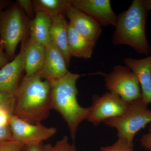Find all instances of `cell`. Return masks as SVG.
Here are the masks:
<instances>
[{"mask_svg": "<svg viewBox=\"0 0 151 151\" xmlns=\"http://www.w3.org/2000/svg\"><path fill=\"white\" fill-rule=\"evenodd\" d=\"M51 86L37 74L25 75L14 96L13 115L30 124H40L49 115Z\"/></svg>", "mask_w": 151, "mask_h": 151, "instance_id": "cell-1", "label": "cell"}, {"mask_svg": "<svg viewBox=\"0 0 151 151\" xmlns=\"http://www.w3.org/2000/svg\"><path fill=\"white\" fill-rule=\"evenodd\" d=\"M80 74L68 71L62 78L50 82V103L52 109L58 112L67 124L73 143L78 126L86 120L90 109L84 108L77 100L76 82Z\"/></svg>", "mask_w": 151, "mask_h": 151, "instance_id": "cell-2", "label": "cell"}, {"mask_svg": "<svg viewBox=\"0 0 151 151\" xmlns=\"http://www.w3.org/2000/svg\"><path fill=\"white\" fill-rule=\"evenodd\" d=\"M148 12L142 0H134L127 10L117 15L112 37L113 44L128 45L140 54L150 53L145 31Z\"/></svg>", "mask_w": 151, "mask_h": 151, "instance_id": "cell-3", "label": "cell"}, {"mask_svg": "<svg viewBox=\"0 0 151 151\" xmlns=\"http://www.w3.org/2000/svg\"><path fill=\"white\" fill-rule=\"evenodd\" d=\"M126 112L121 115L107 119L104 123L116 129L118 139L133 145L135 135L149 124H151V110L142 98L128 103Z\"/></svg>", "mask_w": 151, "mask_h": 151, "instance_id": "cell-4", "label": "cell"}, {"mask_svg": "<svg viewBox=\"0 0 151 151\" xmlns=\"http://www.w3.org/2000/svg\"><path fill=\"white\" fill-rule=\"evenodd\" d=\"M24 14L17 2L0 12V41L9 61L15 57L20 42L25 39L27 27Z\"/></svg>", "mask_w": 151, "mask_h": 151, "instance_id": "cell-5", "label": "cell"}, {"mask_svg": "<svg viewBox=\"0 0 151 151\" xmlns=\"http://www.w3.org/2000/svg\"><path fill=\"white\" fill-rule=\"evenodd\" d=\"M105 86L109 92L119 95L127 103L142 98L137 77L127 66H114L111 73L104 75Z\"/></svg>", "mask_w": 151, "mask_h": 151, "instance_id": "cell-6", "label": "cell"}, {"mask_svg": "<svg viewBox=\"0 0 151 151\" xmlns=\"http://www.w3.org/2000/svg\"><path fill=\"white\" fill-rule=\"evenodd\" d=\"M129 103L113 92H105L101 96L94 95L86 120L95 126L105 120L121 116L127 111Z\"/></svg>", "mask_w": 151, "mask_h": 151, "instance_id": "cell-7", "label": "cell"}, {"mask_svg": "<svg viewBox=\"0 0 151 151\" xmlns=\"http://www.w3.org/2000/svg\"><path fill=\"white\" fill-rule=\"evenodd\" d=\"M9 125L14 139L24 145L42 143L53 137L57 132L54 127H46L41 124H30L14 115L10 118Z\"/></svg>", "mask_w": 151, "mask_h": 151, "instance_id": "cell-8", "label": "cell"}, {"mask_svg": "<svg viewBox=\"0 0 151 151\" xmlns=\"http://www.w3.org/2000/svg\"><path fill=\"white\" fill-rule=\"evenodd\" d=\"M24 65L25 48L22 41L18 54L0 69V92L15 95L22 81Z\"/></svg>", "mask_w": 151, "mask_h": 151, "instance_id": "cell-9", "label": "cell"}, {"mask_svg": "<svg viewBox=\"0 0 151 151\" xmlns=\"http://www.w3.org/2000/svg\"><path fill=\"white\" fill-rule=\"evenodd\" d=\"M72 6L92 17L102 26L115 27L117 15L109 0H72Z\"/></svg>", "mask_w": 151, "mask_h": 151, "instance_id": "cell-10", "label": "cell"}, {"mask_svg": "<svg viewBox=\"0 0 151 151\" xmlns=\"http://www.w3.org/2000/svg\"><path fill=\"white\" fill-rule=\"evenodd\" d=\"M64 57L54 44L50 42L45 47V59L38 73L42 79L50 82L62 78L68 72Z\"/></svg>", "mask_w": 151, "mask_h": 151, "instance_id": "cell-11", "label": "cell"}, {"mask_svg": "<svg viewBox=\"0 0 151 151\" xmlns=\"http://www.w3.org/2000/svg\"><path fill=\"white\" fill-rule=\"evenodd\" d=\"M124 63L137 77L143 102L147 105L151 104V54L142 59L127 58Z\"/></svg>", "mask_w": 151, "mask_h": 151, "instance_id": "cell-12", "label": "cell"}, {"mask_svg": "<svg viewBox=\"0 0 151 151\" xmlns=\"http://www.w3.org/2000/svg\"><path fill=\"white\" fill-rule=\"evenodd\" d=\"M65 15L70 24L81 35L96 43L102 32L101 26L96 21L86 14L71 6Z\"/></svg>", "mask_w": 151, "mask_h": 151, "instance_id": "cell-13", "label": "cell"}, {"mask_svg": "<svg viewBox=\"0 0 151 151\" xmlns=\"http://www.w3.org/2000/svg\"><path fill=\"white\" fill-rule=\"evenodd\" d=\"M68 26L65 15L52 17L50 31V42L54 44L64 57L67 66L71 58L68 47Z\"/></svg>", "mask_w": 151, "mask_h": 151, "instance_id": "cell-14", "label": "cell"}, {"mask_svg": "<svg viewBox=\"0 0 151 151\" xmlns=\"http://www.w3.org/2000/svg\"><path fill=\"white\" fill-rule=\"evenodd\" d=\"M24 40L23 41L25 48V75H33L38 73L42 68L45 59L46 46L30 37L26 42Z\"/></svg>", "mask_w": 151, "mask_h": 151, "instance_id": "cell-15", "label": "cell"}, {"mask_svg": "<svg viewBox=\"0 0 151 151\" xmlns=\"http://www.w3.org/2000/svg\"><path fill=\"white\" fill-rule=\"evenodd\" d=\"M95 44L78 33L68 22V47L71 57L89 59L92 56Z\"/></svg>", "mask_w": 151, "mask_h": 151, "instance_id": "cell-16", "label": "cell"}, {"mask_svg": "<svg viewBox=\"0 0 151 151\" xmlns=\"http://www.w3.org/2000/svg\"><path fill=\"white\" fill-rule=\"evenodd\" d=\"M51 23V17L42 12H36L28 25L29 37L46 46L50 42Z\"/></svg>", "mask_w": 151, "mask_h": 151, "instance_id": "cell-17", "label": "cell"}, {"mask_svg": "<svg viewBox=\"0 0 151 151\" xmlns=\"http://www.w3.org/2000/svg\"><path fill=\"white\" fill-rule=\"evenodd\" d=\"M72 0H34L32 1L35 12H42L52 17L65 15L72 6Z\"/></svg>", "mask_w": 151, "mask_h": 151, "instance_id": "cell-18", "label": "cell"}, {"mask_svg": "<svg viewBox=\"0 0 151 151\" xmlns=\"http://www.w3.org/2000/svg\"><path fill=\"white\" fill-rule=\"evenodd\" d=\"M43 151H77L74 143L70 144L67 136L58 141L54 145L51 144L43 145Z\"/></svg>", "mask_w": 151, "mask_h": 151, "instance_id": "cell-19", "label": "cell"}, {"mask_svg": "<svg viewBox=\"0 0 151 151\" xmlns=\"http://www.w3.org/2000/svg\"><path fill=\"white\" fill-rule=\"evenodd\" d=\"M100 151H133V145L128 142L118 139L111 145L101 147Z\"/></svg>", "mask_w": 151, "mask_h": 151, "instance_id": "cell-20", "label": "cell"}, {"mask_svg": "<svg viewBox=\"0 0 151 151\" xmlns=\"http://www.w3.org/2000/svg\"><path fill=\"white\" fill-rule=\"evenodd\" d=\"M24 146L13 139L0 144V151H23Z\"/></svg>", "mask_w": 151, "mask_h": 151, "instance_id": "cell-21", "label": "cell"}, {"mask_svg": "<svg viewBox=\"0 0 151 151\" xmlns=\"http://www.w3.org/2000/svg\"><path fill=\"white\" fill-rule=\"evenodd\" d=\"M17 2L24 13L26 14L31 19L33 18L35 15L34 10L32 1L30 0H18Z\"/></svg>", "mask_w": 151, "mask_h": 151, "instance_id": "cell-22", "label": "cell"}, {"mask_svg": "<svg viewBox=\"0 0 151 151\" xmlns=\"http://www.w3.org/2000/svg\"><path fill=\"white\" fill-rule=\"evenodd\" d=\"M15 97L14 95L0 92V105L5 106L14 111Z\"/></svg>", "mask_w": 151, "mask_h": 151, "instance_id": "cell-23", "label": "cell"}, {"mask_svg": "<svg viewBox=\"0 0 151 151\" xmlns=\"http://www.w3.org/2000/svg\"><path fill=\"white\" fill-rule=\"evenodd\" d=\"M13 113L14 111L12 109L0 105V126L9 125L10 118Z\"/></svg>", "mask_w": 151, "mask_h": 151, "instance_id": "cell-24", "label": "cell"}, {"mask_svg": "<svg viewBox=\"0 0 151 151\" xmlns=\"http://www.w3.org/2000/svg\"><path fill=\"white\" fill-rule=\"evenodd\" d=\"M13 139L10 125L0 126V144Z\"/></svg>", "mask_w": 151, "mask_h": 151, "instance_id": "cell-25", "label": "cell"}, {"mask_svg": "<svg viewBox=\"0 0 151 151\" xmlns=\"http://www.w3.org/2000/svg\"><path fill=\"white\" fill-rule=\"evenodd\" d=\"M141 145L143 147L151 151V132L145 134L141 139Z\"/></svg>", "mask_w": 151, "mask_h": 151, "instance_id": "cell-26", "label": "cell"}, {"mask_svg": "<svg viewBox=\"0 0 151 151\" xmlns=\"http://www.w3.org/2000/svg\"><path fill=\"white\" fill-rule=\"evenodd\" d=\"M43 144L24 145L23 151H43Z\"/></svg>", "mask_w": 151, "mask_h": 151, "instance_id": "cell-27", "label": "cell"}, {"mask_svg": "<svg viewBox=\"0 0 151 151\" xmlns=\"http://www.w3.org/2000/svg\"><path fill=\"white\" fill-rule=\"evenodd\" d=\"M9 62L3 47L0 48V69Z\"/></svg>", "mask_w": 151, "mask_h": 151, "instance_id": "cell-28", "label": "cell"}, {"mask_svg": "<svg viewBox=\"0 0 151 151\" xmlns=\"http://www.w3.org/2000/svg\"><path fill=\"white\" fill-rule=\"evenodd\" d=\"M13 4V3L10 1L0 0V12L4 10L5 9L8 8Z\"/></svg>", "mask_w": 151, "mask_h": 151, "instance_id": "cell-29", "label": "cell"}, {"mask_svg": "<svg viewBox=\"0 0 151 151\" xmlns=\"http://www.w3.org/2000/svg\"><path fill=\"white\" fill-rule=\"evenodd\" d=\"M142 3L147 11H151V0H142Z\"/></svg>", "mask_w": 151, "mask_h": 151, "instance_id": "cell-30", "label": "cell"}, {"mask_svg": "<svg viewBox=\"0 0 151 151\" xmlns=\"http://www.w3.org/2000/svg\"><path fill=\"white\" fill-rule=\"evenodd\" d=\"M151 132V124H150V129H149V132Z\"/></svg>", "mask_w": 151, "mask_h": 151, "instance_id": "cell-31", "label": "cell"}, {"mask_svg": "<svg viewBox=\"0 0 151 151\" xmlns=\"http://www.w3.org/2000/svg\"><path fill=\"white\" fill-rule=\"evenodd\" d=\"M1 47H2L1 45V41H0V48H1Z\"/></svg>", "mask_w": 151, "mask_h": 151, "instance_id": "cell-32", "label": "cell"}]
</instances>
